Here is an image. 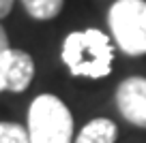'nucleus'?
Returning a JSON list of instances; mask_svg holds the SVG:
<instances>
[{
  "label": "nucleus",
  "instance_id": "nucleus-4",
  "mask_svg": "<svg viewBox=\"0 0 146 143\" xmlns=\"http://www.w3.org/2000/svg\"><path fill=\"white\" fill-rule=\"evenodd\" d=\"M116 107L133 126L146 128V79L129 77L116 88Z\"/></svg>",
  "mask_w": 146,
  "mask_h": 143
},
{
  "label": "nucleus",
  "instance_id": "nucleus-10",
  "mask_svg": "<svg viewBox=\"0 0 146 143\" xmlns=\"http://www.w3.org/2000/svg\"><path fill=\"white\" fill-rule=\"evenodd\" d=\"M13 9V0H0V19L7 17Z\"/></svg>",
  "mask_w": 146,
  "mask_h": 143
},
{
  "label": "nucleus",
  "instance_id": "nucleus-1",
  "mask_svg": "<svg viewBox=\"0 0 146 143\" xmlns=\"http://www.w3.org/2000/svg\"><path fill=\"white\" fill-rule=\"evenodd\" d=\"M60 58L73 77L101 79L112 73L114 47L108 34L97 28H88L82 32H71L64 39Z\"/></svg>",
  "mask_w": 146,
  "mask_h": 143
},
{
  "label": "nucleus",
  "instance_id": "nucleus-3",
  "mask_svg": "<svg viewBox=\"0 0 146 143\" xmlns=\"http://www.w3.org/2000/svg\"><path fill=\"white\" fill-rule=\"evenodd\" d=\"M108 24L127 56L146 54V0H116L110 7Z\"/></svg>",
  "mask_w": 146,
  "mask_h": 143
},
{
  "label": "nucleus",
  "instance_id": "nucleus-2",
  "mask_svg": "<svg viewBox=\"0 0 146 143\" xmlns=\"http://www.w3.org/2000/svg\"><path fill=\"white\" fill-rule=\"evenodd\" d=\"M30 143H71L73 117L67 105L54 94H41L28 109Z\"/></svg>",
  "mask_w": 146,
  "mask_h": 143
},
{
  "label": "nucleus",
  "instance_id": "nucleus-6",
  "mask_svg": "<svg viewBox=\"0 0 146 143\" xmlns=\"http://www.w3.org/2000/svg\"><path fill=\"white\" fill-rule=\"evenodd\" d=\"M116 134H118V128L114 122L108 117H97L80 130L75 143H114Z\"/></svg>",
  "mask_w": 146,
  "mask_h": 143
},
{
  "label": "nucleus",
  "instance_id": "nucleus-11",
  "mask_svg": "<svg viewBox=\"0 0 146 143\" xmlns=\"http://www.w3.org/2000/svg\"><path fill=\"white\" fill-rule=\"evenodd\" d=\"M22 2H24V0H22Z\"/></svg>",
  "mask_w": 146,
  "mask_h": 143
},
{
  "label": "nucleus",
  "instance_id": "nucleus-7",
  "mask_svg": "<svg viewBox=\"0 0 146 143\" xmlns=\"http://www.w3.org/2000/svg\"><path fill=\"white\" fill-rule=\"evenodd\" d=\"M64 0H24V9L35 19H54L62 11Z\"/></svg>",
  "mask_w": 146,
  "mask_h": 143
},
{
  "label": "nucleus",
  "instance_id": "nucleus-9",
  "mask_svg": "<svg viewBox=\"0 0 146 143\" xmlns=\"http://www.w3.org/2000/svg\"><path fill=\"white\" fill-rule=\"evenodd\" d=\"M11 51H13V47L9 45V36H7L5 28L0 26V92L7 90L5 77H7V66H9V60H11Z\"/></svg>",
  "mask_w": 146,
  "mask_h": 143
},
{
  "label": "nucleus",
  "instance_id": "nucleus-8",
  "mask_svg": "<svg viewBox=\"0 0 146 143\" xmlns=\"http://www.w3.org/2000/svg\"><path fill=\"white\" fill-rule=\"evenodd\" d=\"M0 143H30L28 128L15 122H0Z\"/></svg>",
  "mask_w": 146,
  "mask_h": 143
},
{
  "label": "nucleus",
  "instance_id": "nucleus-5",
  "mask_svg": "<svg viewBox=\"0 0 146 143\" xmlns=\"http://www.w3.org/2000/svg\"><path fill=\"white\" fill-rule=\"evenodd\" d=\"M32 77H35V60H32V56L22 49H13L9 66H7V77H5L7 90L9 92H24V90H28Z\"/></svg>",
  "mask_w": 146,
  "mask_h": 143
}]
</instances>
